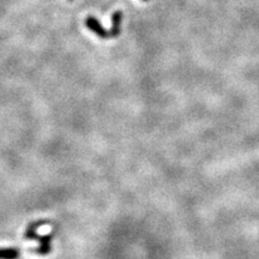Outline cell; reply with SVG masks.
Masks as SVG:
<instances>
[{
	"mask_svg": "<svg viewBox=\"0 0 259 259\" xmlns=\"http://www.w3.org/2000/svg\"><path fill=\"white\" fill-rule=\"evenodd\" d=\"M143 1H148V0H143Z\"/></svg>",
	"mask_w": 259,
	"mask_h": 259,
	"instance_id": "5b68a950",
	"label": "cell"
},
{
	"mask_svg": "<svg viewBox=\"0 0 259 259\" xmlns=\"http://www.w3.org/2000/svg\"><path fill=\"white\" fill-rule=\"evenodd\" d=\"M20 250L12 247V249H0V259H17L20 257Z\"/></svg>",
	"mask_w": 259,
	"mask_h": 259,
	"instance_id": "277c9868",
	"label": "cell"
},
{
	"mask_svg": "<svg viewBox=\"0 0 259 259\" xmlns=\"http://www.w3.org/2000/svg\"><path fill=\"white\" fill-rule=\"evenodd\" d=\"M69 1H72V0H69Z\"/></svg>",
	"mask_w": 259,
	"mask_h": 259,
	"instance_id": "8992f818",
	"label": "cell"
},
{
	"mask_svg": "<svg viewBox=\"0 0 259 259\" xmlns=\"http://www.w3.org/2000/svg\"><path fill=\"white\" fill-rule=\"evenodd\" d=\"M122 12L121 11H115L112 15V27L110 30L111 37H118L120 35V28H121Z\"/></svg>",
	"mask_w": 259,
	"mask_h": 259,
	"instance_id": "3957f363",
	"label": "cell"
},
{
	"mask_svg": "<svg viewBox=\"0 0 259 259\" xmlns=\"http://www.w3.org/2000/svg\"><path fill=\"white\" fill-rule=\"evenodd\" d=\"M86 28L90 30V31L94 32L95 35H97L100 39L107 40L111 37L110 31H107V30L103 28L102 24H101L100 22L96 20V18L92 17V16H89V17L86 18Z\"/></svg>",
	"mask_w": 259,
	"mask_h": 259,
	"instance_id": "7a4b0ae2",
	"label": "cell"
},
{
	"mask_svg": "<svg viewBox=\"0 0 259 259\" xmlns=\"http://www.w3.org/2000/svg\"><path fill=\"white\" fill-rule=\"evenodd\" d=\"M46 223H47V221H37V222L30 223V225L28 226V228H27L26 234H24L26 239L35 240V241L39 242L40 246L37 247V249H32V250H35V252L39 253V255H48V253L51 252V241H52V238H53V235L50 234V235L41 236L36 234L37 228H39L40 226L46 225Z\"/></svg>",
	"mask_w": 259,
	"mask_h": 259,
	"instance_id": "6da1fadb",
	"label": "cell"
}]
</instances>
